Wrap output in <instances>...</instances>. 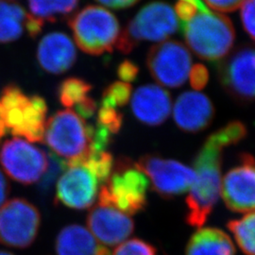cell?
I'll list each match as a JSON object with an SVG mask.
<instances>
[{
	"label": "cell",
	"mask_w": 255,
	"mask_h": 255,
	"mask_svg": "<svg viewBox=\"0 0 255 255\" xmlns=\"http://www.w3.org/2000/svg\"><path fill=\"white\" fill-rule=\"evenodd\" d=\"M190 83L196 90H201L208 82L209 73L203 64H196L190 71Z\"/></svg>",
	"instance_id": "31"
},
{
	"label": "cell",
	"mask_w": 255,
	"mask_h": 255,
	"mask_svg": "<svg viewBox=\"0 0 255 255\" xmlns=\"http://www.w3.org/2000/svg\"><path fill=\"white\" fill-rule=\"evenodd\" d=\"M0 255H14L8 252H5V251H0Z\"/></svg>",
	"instance_id": "36"
},
{
	"label": "cell",
	"mask_w": 255,
	"mask_h": 255,
	"mask_svg": "<svg viewBox=\"0 0 255 255\" xmlns=\"http://www.w3.org/2000/svg\"><path fill=\"white\" fill-rule=\"evenodd\" d=\"M148 179L125 158L118 161L109 180L101 186L99 201L108 203L128 216L142 212L147 204Z\"/></svg>",
	"instance_id": "7"
},
{
	"label": "cell",
	"mask_w": 255,
	"mask_h": 255,
	"mask_svg": "<svg viewBox=\"0 0 255 255\" xmlns=\"http://www.w3.org/2000/svg\"><path fill=\"white\" fill-rule=\"evenodd\" d=\"M205 7L206 5L201 0H178L175 6L176 15L180 18V23H183Z\"/></svg>",
	"instance_id": "29"
},
{
	"label": "cell",
	"mask_w": 255,
	"mask_h": 255,
	"mask_svg": "<svg viewBox=\"0 0 255 255\" xmlns=\"http://www.w3.org/2000/svg\"><path fill=\"white\" fill-rule=\"evenodd\" d=\"M219 77L223 88L235 100L255 101V46H240L221 60Z\"/></svg>",
	"instance_id": "12"
},
{
	"label": "cell",
	"mask_w": 255,
	"mask_h": 255,
	"mask_svg": "<svg viewBox=\"0 0 255 255\" xmlns=\"http://www.w3.org/2000/svg\"><path fill=\"white\" fill-rule=\"evenodd\" d=\"M102 186L95 172L80 162L67 163V168L61 175L56 187V201L68 208H90L99 196Z\"/></svg>",
	"instance_id": "13"
},
{
	"label": "cell",
	"mask_w": 255,
	"mask_h": 255,
	"mask_svg": "<svg viewBox=\"0 0 255 255\" xmlns=\"http://www.w3.org/2000/svg\"><path fill=\"white\" fill-rule=\"evenodd\" d=\"M44 24L18 4L0 0V43L15 41L24 33L36 37Z\"/></svg>",
	"instance_id": "19"
},
{
	"label": "cell",
	"mask_w": 255,
	"mask_h": 255,
	"mask_svg": "<svg viewBox=\"0 0 255 255\" xmlns=\"http://www.w3.org/2000/svg\"><path fill=\"white\" fill-rule=\"evenodd\" d=\"M240 15L247 33L255 40V0L245 1Z\"/></svg>",
	"instance_id": "30"
},
{
	"label": "cell",
	"mask_w": 255,
	"mask_h": 255,
	"mask_svg": "<svg viewBox=\"0 0 255 255\" xmlns=\"http://www.w3.org/2000/svg\"><path fill=\"white\" fill-rule=\"evenodd\" d=\"M212 9L222 12H230L238 9L246 0H204Z\"/></svg>",
	"instance_id": "33"
},
{
	"label": "cell",
	"mask_w": 255,
	"mask_h": 255,
	"mask_svg": "<svg viewBox=\"0 0 255 255\" xmlns=\"http://www.w3.org/2000/svg\"><path fill=\"white\" fill-rule=\"evenodd\" d=\"M93 126L70 109L59 111L46 121L44 140L54 154L67 163L92 150Z\"/></svg>",
	"instance_id": "6"
},
{
	"label": "cell",
	"mask_w": 255,
	"mask_h": 255,
	"mask_svg": "<svg viewBox=\"0 0 255 255\" xmlns=\"http://www.w3.org/2000/svg\"><path fill=\"white\" fill-rule=\"evenodd\" d=\"M41 226L36 206L25 199L15 198L0 207V243L25 249L35 241Z\"/></svg>",
	"instance_id": "8"
},
{
	"label": "cell",
	"mask_w": 255,
	"mask_h": 255,
	"mask_svg": "<svg viewBox=\"0 0 255 255\" xmlns=\"http://www.w3.org/2000/svg\"><path fill=\"white\" fill-rule=\"evenodd\" d=\"M112 9H126L133 6L139 0H97Z\"/></svg>",
	"instance_id": "34"
},
{
	"label": "cell",
	"mask_w": 255,
	"mask_h": 255,
	"mask_svg": "<svg viewBox=\"0 0 255 255\" xmlns=\"http://www.w3.org/2000/svg\"><path fill=\"white\" fill-rule=\"evenodd\" d=\"M191 55L178 41H165L152 46L146 57V66L155 81L176 88L186 82L191 71Z\"/></svg>",
	"instance_id": "11"
},
{
	"label": "cell",
	"mask_w": 255,
	"mask_h": 255,
	"mask_svg": "<svg viewBox=\"0 0 255 255\" xmlns=\"http://www.w3.org/2000/svg\"><path fill=\"white\" fill-rule=\"evenodd\" d=\"M222 198L228 209L236 213L255 210V158L242 153L238 163L224 176Z\"/></svg>",
	"instance_id": "14"
},
{
	"label": "cell",
	"mask_w": 255,
	"mask_h": 255,
	"mask_svg": "<svg viewBox=\"0 0 255 255\" xmlns=\"http://www.w3.org/2000/svg\"><path fill=\"white\" fill-rule=\"evenodd\" d=\"M185 255H236V248L224 231L208 227L192 235Z\"/></svg>",
	"instance_id": "21"
},
{
	"label": "cell",
	"mask_w": 255,
	"mask_h": 255,
	"mask_svg": "<svg viewBox=\"0 0 255 255\" xmlns=\"http://www.w3.org/2000/svg\"><path fill=\"white\" fill-rule=\"evenodd\" d=\"M227 227L241 251L247 255H255V212L230 220Z\"/></svg>",
	"instance_id": "23"
},
{
	"label": "cell",
	"mask_w": 255,
	"mask_h": 255,
	"mask_svg": "<svg viewBox=\"0 0 255 255\" xmlns=\"http://www.w3.org/2000/svg\"><path fill=\"white\" fill-rule=\"evenodd\" d=\"M180 21L172 7L164 2L146 4L120 33L117 48L128 54L141 42H162L179 29Z\"/></svg>",
	"instance_id": "5"
},
{
	"label": "cell",
	"mask_w": 255,
	"mask_h": 255,
	"mask_svg": "<svg viewBox=\"0 0 255 255\" xmlns=\"http://www.w3.org/2000/svg\"><path fill=\"white\" fill-rule=\"evenodd\" d=\"M46 113L42 97L27 96L16 85L6 86L0 94V140L11 134L30 143L43 142Z\"/></svg>",
	"instance_id": "2"
},
{
	"label": "cell",
	"mask_w": 255,
	"mask_h": 255,
	"mask_svg": "<svg viewBox=\"0 0 255 255\" xmlns=\"http://www.w3.org/2000/svg\"><path fill=\"white\" fill-rule=\"evenodd\" d=\"M171 104V97L168 92L154 84H147L134 92L131 110L141 123L158 126L170 116Z\"/></svg>",
	"instance_id": "17"
},
{
	"label": "cell",
	"mask_w": 255,
	"mask_h": 255,
	"mask_svg": "<svg viewBox=\"0 0 255 255\" xmlns=\"http://www.w3.org/2000/svg\"><path fill=\"white\" fill-rule=\"evenodd\" d=\"M123 125V114L118 108L101 104L98 110L96 126L108 131L113 136L119 133Z\"/></svg>",
	"instance_id": "27"
},
{
	"label": "cell",
	"mask_w": 255,
	"mask_h": 255,
	"mask_svg": "<svg viewBox=\"0 0 255 255\" xmlns=\"http://www.w3.org/2000/svg\"><path fill=\"white\" fill-rule=\"evenodd\" d=\"M113 255H157V251L146 241L132 238L120 244Z\"/></svg>",
	"instance_id": "28"
},
{
	"label": "cell",
	"mask_w": 255,
	"mask_h": 255,
	"mask_svg": "<svg viewBox=\"0 0 255 255\" xmlns=\"http://www.w3.org/2000/svg\"><path fill=\"white\" fill-rule=\"evenodd\" d=\"M37 59L46 72L62 74L70 69L76 63L77 51L73 42L66 34L52 32L39 43Z\"/></svg>",
	"instance_id": "18"
},
{
	"label": "cell",
	"mask_w": 255,
	"mask_h": 255,
	"mask_svg": "<svg viewBox=\"0 0 255 255\" xmlns=\"http://www.w3.org/2000/svg\"><path fill=\"white\" fill-rule=\"evenodd\" d=\"M92 85L79 78L64 80L58 87V99L65 108H76L89 98Z\"/></svg>",
	"instance_id": "24"
},
{
	"label": "cell",
	"mask_w": 255,
	"mask_h": 255,
	"mask_svg": "<svg viewBox=\"0 0 255 255\" xmlns=\"http://www.w3.org/2000/svg\"><path fill=\"white\" fill-rule=\"evenodd\" d=\"M9 182L7 181L4 173L0 170V207L6 202V200L9 196Z\"/></svg>",
	"instance_id": "35"
},
{
	"label": "cell",
	"mask_w": 255,
	"mask_h": 255,
	"mask_svg": "<svg viewBox=\"0 0 255 255\" xmlns=\"http://www.w3.org/2000/svg\"><path fill=\"white\" fill-rule=\"evenodd\" d=\"M248 133L244 123L230 122L208 136L194 160L195 181L186 198V223L201 227L219 201L222 156L229 146L241 142Z\"/></svg>",
	"instance_id": "1"
},
{
	"label": "cell",
	"mask_w": 255,
	"mask_h": 255,
	"mask_svg": "<svg viewBox=\"0 0 255 255\" xmlns=\"http://www.w3.org/2000/svg\"><path fill=\"white\" fill-rule=\"evenodd\" d=\"M180 24L187 46L202 60L219 62L234 46L236 33L231 20L207 7Z\"/></svg>",
	"instance_id": "3"
},
{
	"label": "cell",
	"mask_w": 255,
	"mask_h": 255,
	"mask_svg": "<svg viewBox=\"0 0 255 255\" xmlns=\"http://www.w3.org/2000/svg\"><path fill=\"white\" fill-rule=\"evenodd\" d=\"M80 0H28L31 14L37 19L56 22L67 17L78 6Z\"/></svg>",
	"instance_id": "22"
},
{
	"label": "cell",
	"mask_w": 255,
	"mask_h": 255,
	"mask_svg": "<svg viewBox=\"0 0 255 255\" xmlns=\"http://www.w3.org/2000/svg\"><path fill=\"white\" fill-rule=\"evenodd\" d=\"M47 163L44 150L21 138L7 140L0 149V164L5 173L22 184L29 185L41 180Z\"/></svg>",
	"instance_id": "10"
},
{
	"label": "cell",
	"mask_w": 255,
	"mask_h": 255,
	"mask_svg": "<svg viewBox=\"0 0 255 255\" xmlns=\"http://www.w3.org/2000/svg\"><path fill=\"white\" fill-rule=\"evenodd\" d=\"M57 255H111L90 231L78 224L62 229L55 241Z\"/></svg>",
	"instance_id": "20"
},
{
	"label": "cell",
	"mask_w": 255,
	"mask_h": 255,
	"mask_svg": "<svg viewBox=\"0 0 255 255\" xmlns=\"http://www.w3.org/2000/svg\"><path fill=\"white\" fill-rule=\"evenodd\" d=\"M48 163L46 167V172L40 180L39 189L42 193H47L50 191L53 186L55 181L61 177L64 170L67 168V162L63 158L57 156L53 152H49L47 154Z\"/></svg>",
	"instance_id": "26"
},
{
	"label": "cell",
	"mask_w": 255,
	"mask_h": 255,
	"mask_svg": "<svg viewBox=\"0 0 255 255\" xmlns=\"http://www.w3.org/2000/svg\"><path fill=\"white\" fill-rule=\"evenodd\" d=\"M134 164L150 180L152 189L167 200L187 192L196 177L194 169L186 164L156 155H145Z\"/></svg>",
	"instance_id": "9"
},
{
	"label": "cell",
	"mask_w": 255,
	"mask_h": 255,
	"mask_svg": "<svg viewBox=\"0 0 255 255\" xmlns=\"http://www.w3.org/2000/svg\"><path fill=\"white\" fill-rule=\"evenodd\" d=\"M68 25L77 46L94 56L112 52L121 33L118 18L108 9L95 5L75 13Z\"/></svg>",
	"instance_id": "4"
},
{
	"label": "cell",
	"mask_w": 255,
	"mask_h": 255,
	"mask_svg": "<svg viewBox=\"0 0 255 255\" xmlns=\"http://www.w3.org/2000/svg\"><path fill=\"white\" fill-rule=\"evenodd\" d=\"M139 73V68L136 64L128 60H126L119 64L118 75L119 79L124 82H133L136 80Z\"/></svg>",
	"instance_id": "32"
},
{
	"label": "cell",
	"mask_w": 255,
	"mask_h": 255,
	"mask_svg": "<svg viewBox=\"0 0 255 255\" xmlns=\"http://www.w3.org/2000/svg\"><path fill=\"white\" fill-rule=\"evenodd\" d=\"M214 105L205 95L185 92L174 105V120L183 131L199 132L209 127L214 119Z\"/></svg>",
	"instance_id": "16"
},
{
	"label": "cell",
	"mask_w": 255,
	"mask_h": 255,
	"mask_svg": "<svg viewBox=\"0 0 255 255\" xmlns=\"http://www.w3.org/2000/svg\"><path fill=\"white\" fill-rule=\"evenodd\" d=\"M87 225L95 238L105 246H116L134 231V222L108 203L98 201L87 216Z\"/></svg>",
	"instance_id": "15"
},
{
	"label": "cell",
	"mask_w": 255,
	"mask_h": 255,
	"mask_svg": "<svg viewBox=\"0 0 255 255\" xmlns=\"http://www.w3.org/2000/svg\"><path fill=\"white\" fill-rule=\"evenodd\" d=\"M131 85L128 82H116L104 90L101 104L114 108H121L125 106L130 100Z\"/></svg>",
	"instance_id": "25"
}]
</instances>
